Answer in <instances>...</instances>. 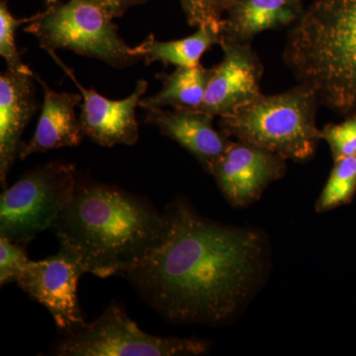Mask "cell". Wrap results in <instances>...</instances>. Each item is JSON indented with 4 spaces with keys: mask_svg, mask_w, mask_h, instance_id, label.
<instances>
[{
    "mask_svg": "<svg viewBox=\"0 0 356 356\" xmlns=\"http://www.w3.org/2000/svg\"><path fill=\"white\" fill-rule=\"evenodd\" d=\"M163 213V238L124 275L170 322L218 325L235 320L266 280V236L206 219L182 197Z\"/></svg>",
    "mask_w": 356,
    "mask_h": 356,
    "instance_id": "cell-1",
    "label": "cell"
},
{
    "mask_svg": "<svg viewBox=\"0 0 356 356\" xmlns=\"http://www.w3.org/2000/svg\"><path fill=\"white\" fill-rule=\"evenodd\" d=\"M51 229L86 273L125 274L163 238L165 213L117 186L77 178L69 202Z\"/></svg>",
    "mask_w": 356,
    "mask_h": 356,
    "instance_id": "cell-2",
    "label": "cell"
},
{
    "mask_svg": "<svg viewBox=\"0 0 356 356\" xmlns=\"http://www.w3.org/2000/svg\"><path fill=\"white\" fill-rule=\"evenodd\" d=\"M283 60L320 105L356 115V0H320L288 32Z\"/></svg>",
    "mask_w": 356,
    "mask_h": 356,
    "instance_id": "cell-3",
    "label": "cell"
},
{
    "mask_svg": "<svg viewBox=\"0 0 356 356\" xmlns=\"http://www.w3.org/2000/svg\"><path fill=\"white\" fill-rule=\"evenodd\" d=\"M320 102L309 86L298 83L284 92L261 95L221 117L220 130L229 138L254 145L296 163L310 161L322 140L317 126Z\"/></svg>",
    "mask_w": 356,
    "mask_h": 356,
    "instance_id": "cell-4",
    "label": "cell"
},
{
    "mask_svg": "<svg viewBox=\"0 0 356 356\" xmlns=\"http://www.w3.org/2000/svg\"><path fill=\"white\" fill-rule=\"evenodd\" d=\"M24 31L38 40L48 53L69 50L116 69L140 60L134 48L121 38L113 18L86 0L51 4L44 13L33 16Z\"/></svg>",
    "mask_w": 356,
    "mask_h": 356,
    "instance_id": "cell-5",
    "label": "cell"
},
{
    "mask_svg": "<svg viewBox=\"0 0 356 356\" xmlns=\"http://www.w3.org/2000/svg\"><path fill=\"white\" fill-rule=\"evenodd\" d=\"M77 182L76 166L53 161L26 172L0 197V236L26 245L54 222Z\"/></svg>",
    "mask_w": 356,
    "mask_h": 356,
    "instance_id": "cell-6",
    "label": "cell"
},
{
    "mask_svg": "<svg viewBox=\"0 0 356 356\" xmlns=\"http://www.w3.org/2000/svg\"><path fill=\"white\" fill-rule=\"evenodd\" d=\"M56 348L60 356L201 355L208 343L200 339L159 337L143 332L125 312L111 305L91 324L64 334Z\"/></svg>",
    "mask_w": 356,
    "mask_h": 356,
    "instance_id": "cell-7",
    "label": "cell"
},
{
    "mask_svg": "<svg viewBox=\"0 0 356 356\" xmlns=\"http://www.w3.org/2000/svg\"><path fill=\"white\" fill-rule=\"evenodd\" d=\"M86 269L76 257L60 248L57 254L30 261L17 285L35 301L46 307L64 334L86 324L77 299L79 278Z\"/></svg>",
    "mask_w": 356,
    "mask_h": 356,
    "instance_id": "cell-8",
    "label": "cell"
},
{
    "mask_svg": "<svg viewBox=\"0 0 356 356\" xmlns=\"http://www.w3.org/2000/svg\"><path fill=\"white\" fill-rule=\"evenodd\" d=\"M286 159L247 143L232 140L211 166L222 195L234 207H247L261 198L267 187L284 177Z\"/></svg>",
    "mask_w": 356,
    "mask_h": 356,
    "instance_id": "cell-9",
    "label": "cell"
},
{
    "mask_svg": "<svg viewBox=\"0 0 356 356\" xmlns=\"http://www.w3.org/2000/svg\"><path fill=\"white\" fill-rule=\"evenodd\" d=\"M224 58L212 67L202 104L198 110L213 117L229 116L262 95L264 67L250 44L222 41Z\"/></svg>",
    "mask_w": 356,
    "mask_h": 356,
    "instance_id": "cell-10",
    "label": "cell"
},
{
    "mask_svg": "<svg viewBox=\"0 0 356 356\" xmlns=\"http://www.w3.org/2000/svg\"><path fill=\"white\" fill-rule=\"evenodd\" d=\"M51 57L76 84L83 95L79 115L84 136L102 147L116 145L133 146L139 140V124L136 119V108L142 96L146 93L149 83L144 79L137 81L135 90L125 99L111 100L98 93L95 89L86 88L77 81L74 72L58 58L55 51Z\"/></svg>",
    "mask_w": 356,
    "mask_h": 356,
    "instance_id": "cell-11",
    "label": "cell"
},
{
    "mask_svg": "<svg viewBox=\"0 0 356 356\" xmlns=\"http://www.w3.org/2000/svg\"><path fill=\"white\" fill-rule=\"evenodd\" d=\"M35 72L7 70L0 76V184L6 187L7 175L19 158L21 137L39 109Z\"/></svg>",
    "mask_w": 356,
    "mask_h": 356,
    "instance_id": "cell-12",
    "label": "cell"
},
{
    "mask_svg": "<svg viewBox=\"0 0 356 356\" xmlns=\"http://www.w3.org/2000/svg\"><path fill=\"white\" fill-rule=\"evenodd\" d=\"M144 123L188 151L209 172L211 166L221 158L231 144V138L213 125L215 117L198 109H146Z\"/></svg>",
    "mask_w": 356,
    "mask_h": 356,
    "instance_id": "cell-13",
    "label": "cell"
},
{
    "mask_svg": "<svg viewBox=\"0 0 356 356\" xmlns=\"http://www.w3.org/2000/svg\"><path fill=\"white\" fill-rule=\"evenodd\" d=\"M35 79L43 88L44 103L34 135L20 147V159L50 149L79 146L84 136L76 114V107L83 102V95L57 92L37 74Z\"/></svg>",
    "mask_w": 356,
    "mask_h": 356,
    "instance_id": "cell-14",
    "label": "cell"
},
{
    "mask_svg": "<svg viewBox=\"0 0 356 356\" xmlns=\"http://www.w3.org/2000/svg\"><path fill=\"white\" fill-rule=\"evenodd\" d=\"M222 19L221 42L242 44L266 30L293 26L301 18L297 0H233Z\"/></svg>",
    "mask_w": 356,
    "mask_h": 356,
    "instance_id": "cell-15",
    "label": "cell"
},
{
    "mask_svg": "<svg viewBox=\"0 0 356 356\" xmlns=\"http://www.w3.org/2000/svg\"><path fill=\"white\" fill-rule=\"evenodd\" d=\"M213 69L202 65L178 67L172 74L159 72L156 79L163 86L156 95L140 99L143 109L172 108L198 109L202 104L206 88Z\"/></svg>",
    "mask_w": 356,
    "mask_h": 356,
    "instance_id": "cell-16",
    "label": "cell"
},
{
    "mask_svg": "<svg viewBox=\"0 0 356 356\" xmlns=\"http://www.w3.org/2000/svg\"><path fill=\"white\" fill-rule=\"evenodd\" d=\"M221 43V35L210 26H200L191 36L161 42L151 34L142 44L134 47L136 55L149 65L161 62L165 65L195 67L204 54L214 44Z\"/></svg>",
    "mask_w": 356,
    "mask_h": 356,
    "instance_id": "cell-17",
    "label": "cell"
},
{
    "mask_svg": "<svg viewBox=\"0 0 356 356\" xmlns=\"http://www.w3.org/2000/svg\"><path fill=\"white\" fill-rule=\"evenodd\" d=\"M356 193V156L334 159L329 179L325 184L316 211L323 213L350 203Z\"/></svg>",
    "mask_w": 356,
    "mask_h": 356,
    "instance_id": "cell-18",
    "label": "cell"
},
{
    "mask_svg": "<svg viewBox=\"0 0 356 356\" xmlns=\"http://www.w3.org/2000/svg\"><path fill=\"white\" fill-rule=\"evenodd\" d=\"M31 18L17 19L9 11L7 0L0 3V56L6 60V69L21 72H33L27 65L23 63L17 46H16V31L25 23H29Z\"/></svg>",
    "mask_w": 356,
    "mask_h": 356,
    "instance_id": "cell-19",
    "label": "cell"
},
{
    "mask_svg": "<svg viewBox=\"0 0 356 356\" xmlns=\"http://www.w3.org/2000/svg\"><path fill=\"white\" fill-rule=\"evenodd\" d=\"M322 140L329 145L334 159L356 156V115L341 123L327 124L322 129Z\"/></svg>",
    "mask_w": 356,
    "mask_h": 356,
    "instance_id": "cell-20",
    "label": "cell"
},
{
    "mask_svg": "<svg viewBox=\"0 0 356 356\" xmlns=\"http://www.w3.org/2000/svg\"><path fill=\"white\" fill-rule=\"evenodd\" d=\"M180 3L191 27L210 26L221 35L226 0H180Z\"/></svg>",
    "mask_w": 356,
    "mask_h": 356,
    "instance_id": "cell-21",
    "label": "cell"
},
{
    "mask_svg": "<svg viewBox=\"0 0 356 356\" xmlns=\"http://www.w3.org/2000/svg\"><path fill=\"white\" fill-rule=\"evenodd\" d=\"M30 261L21 243L0 236V285L17 282Z\"/></svg>",
    "mask_w": 356,
    "mask_h": 356,
    "instance_id": "cell-22",
    "label": "cell"
},
{
    "mask_svg": "<svg viewBox=\"0 0 356 356\" xmlns=\"http://www.w3.org/2000/svg\"><path fill=\"white\" fill-rule=\"evenodd\" d=\"M99 7L111 18H119L131 7L145 3L147 0H86Z\"/></svg>",
    "mask_w": 356,
    "mask_h": 356,
    "instance_id": "cell-23",
    "label": "cell"
},
{
    "mask_svg": "<svg viewBox=\"0 0 356 356\" xmlns=\"http://www.w3.org/2000/svg\"><path fill=\"white\" fill-rule=\"evenodd\" d=\"M44 2V4H46L47 6H50L51 4L56 3V2L58 1V0H43Z\"/></svg>",
    "mask_w": 356,
    "mask_h": 356,
    "instance_id": "cell-24",
    "label": "cell"
},
{
    "mask_svg": "<svg viewBox=\"0 0 356 356\" xmlns=\"http://www.w3.org/2000/svg\"><path fill=\"white\" fill-rule=\"evenodd\" d=\"M232 1H233V0H226L227 8H228V6H229V3H231Z\"/></svg>",
    "mask_w": 356,
    "mask_h": 356,
    "instance_id": "cell-25",
    "label": "cell"
}]
</instances>
